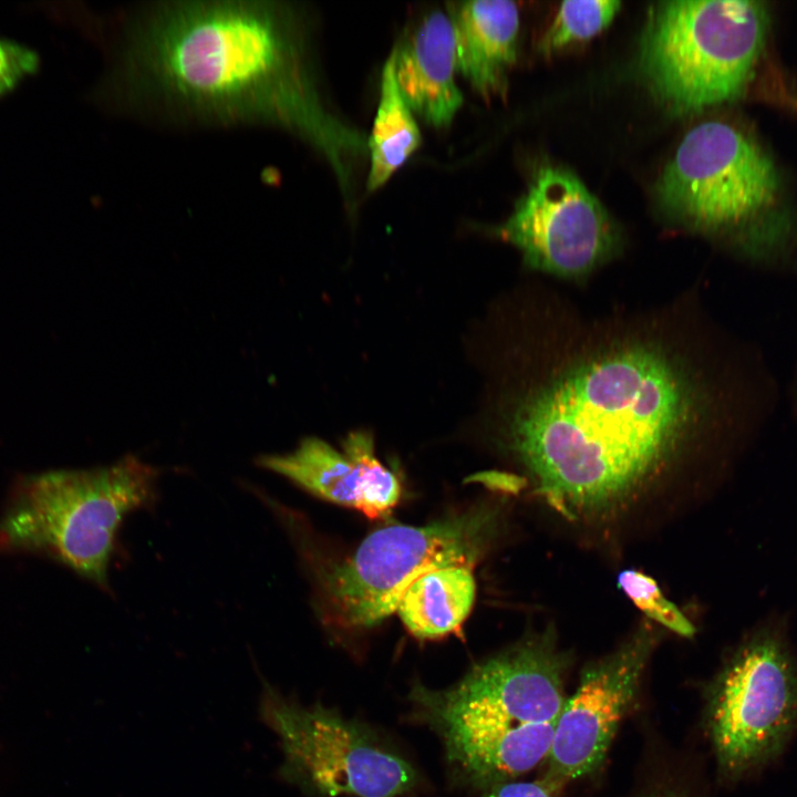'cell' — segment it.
Masks as SVG:
<instances>
[{"mask_svg": "<svg viewBox=\"0 0 797 797\" xmlns=\"http://www.w3.org/2000/svg\"><path fill=\"white\" fill-rule=\"evenodd\" d=\"M398 90L426 124L449 126L464 96L456 82L455 39L446 11L425 14L392 50Z\"/></svg>", "mask_w": 797, "mask_h": 797, "instance_id": "obj_13", "label": "cell"}, {"mask_svg": "<svg viewBox=\"0 0 797 797\" xmlns=\"http://www.w3.org/2000/svg\"><path fill=\"white\" fill-rule=\"evenodd\" d=\"M421 143L417 122L396 83L394 53L391 51L382 69L379 105L368 137V192L382 187Z\"/></svg>", "mask_w": 797, "mask_h": 797, "instance_id": "obj_16", "label": "cell"}, {"mask_svg": "<svg viewBox=\"0 0 797 797\" xmlns=\"http://www.w3.org/2000/svg\"><path fill=\"white\" fill-rule=\"evenodd\" d=\"M159 472L128 455L115 464L19 477L0 518V551L50 558L110 591L125 517L158 497Z\"/></svg>", "mask_w": 797, "mask_h": 797, "instance_id": "obj_5", "label": "cell"}, {"mask_svg": "<svg viewBox=\"0 0 797 797\" xmlns=\"http://www.w3.org/2000/svg\"><path fill=\"white\" fill-rule=\"evenodd\" d=\"M646 797H686L682 795V793L672 790V789H660L656 791H653L652 794L648 795Z\"/></svg>", "mask_w": 797, "mask_h": 797, "instance_id": "obj_21", "label": "cell"}, {"mask_svg": "<svg viewBox=\"0 0 797 797\" xmlns=\"http://www.w3.org/2000/svg\"><path fill=\"white\" fill-rule=\"evenodd\" d=\"M498 526V508L483 504L426 526L392 525L371 532L350 557L320 575L323 620L343 630L381 623L424 573L451 566L473 569Z\"/></svg>", "mask_w": 797, "mask_h": 797, "instance_id": "obj_7", "label": "cell"}, {"mask_svg": "<svg viewBox=\"0 0 797 797\" xmlns=\"http://www.w3.org/2000/svg\"><path fill=\"white\" fill-rule=\"evenodd\" d=\"M566 667L547 629L475 664L447 689L415 686L411 698L441 736L448 762L488 788L546 760L567 697Z\"/></svg>", "mask_w": 797, "mask_h": 797, "instance_id": "obj_3", "label": "cell"}, {"mask_svg": "<svg viewBox=\"0 0 797 797\" xmlns=\"http://www.w3.org/2000/svg\"><path fill=\"white\" fill-rule=\"evenodd\" d=\"M707 727L718 765L732 777L774 758L797 731V662L784 630L746 638L714 680Z\"/></svg>", "mask_w": 797, "mask_h": 797, "instance_id": "obj_8", "label": "cell"}, {"mask_svg": "<svg viewBox=\"0 0 797 797\" xmlns=\"http://www.w3.org/2000/svg\"><path fill=\"white\" fill-rule=\"evenodd\" d=\"M516 319L500 445L570 521L618 516L737 426L733 355L692 291L590 314L540 281Z\"/></svg>", "mask_w": 797, "mask_h": 797, "instance_id": "obj_1", "label": "cell"}, {"mask_svg": "<svg viewBox=\"0 0 797 797\" xmlns=\"http://www.w3.org/2000/svg\"><path fill=\"white\" fill-rule=\"evenodd\" d=\"M257 464L327 501L354 508L370 519L387 516L401 498L397 476L375 455L372 435L350 433L342 451L307 437L289 454L262 455Z\"/></svg>", "mask_w": 797, "mask_h": 797, "instance_id": "obj_12", "label": "cell"}, {"mask_svg": "<svg viewBox=\"0 0 797 797\" xmlns=\"http://www.w3.org/2000/svg\"><path fill=\"white\" fill-rule=\"evenodd\" d=\"M498 235L534 271L582 281L620 255L619 225L579 177L555 164L539 165Z\"/></svg>", "mask_w": 797, "mask_h": 797, "instance_id": "obj_10", "label": "cell"}, {"mask_svg": "<svg viewBox=\"0 0 797 797\" xmlns=\"http://www.w3.org/2000/svg\"><path fill=\"white\" fill-rule=\"evenodd\" d=\"M618 588L641 610L648 618L675 632L690 638L695 628L682 611L667 600L656 581L645 573L636 570H623L617 579Z\"/></svg>", "mask_w": 797, "mask_h": 797, "instance_id": "obj_18", "label": "cell"}, {"mask_svg": "<svg viewBox=\"0 0 797 797\" xmlns=\"http://www.w3.org/2000/svg\"><path fill=\"white\" fill-rule=\"evenodd\" d=\"M260 714L280 739L282 776L310 793L395 797L416 783L407 760L363 725L321 704L300 705L265 683Z\"/></svg>", "mask_w": 797, "mask_h": 797, "instance_id": "obj_9", "label": "cell"}, {"mask_svg": "<svg viewBox=\"0 0 797 797\" xmlns=\"http://www.w3.org/2000/svg\"><path fill=\"white\" fill-rule=\"evenodd\" d=\"M475 597L473 569L444 567L418 577L404 592L396 611L415 638L439 639L460 628Z\"/></svg>", "mask_w": 797, "mask_h": 797, "instance_id": "obj_15", "label": "cell"}, {"mask_svg": "<svg viewBox=\"0 0 797 797\" xmlns=\"http://www.w3.org/2000/svg\"><path fill=\"white\" fill-rule=\"evenodd\" d=\"M655 197L672 222L723 239L753 262L784 260L795 242L780 169L758 137L735 122L692 127L662 170Z\"/></svg>", "mask_w": 797, "mask_h": 797, "instance_id": "obj_4", "label": "cell"}, {"mask_svg": "<svg viewBox=\"0 0 797 797\" xmlns=\"http://www.w3.org/2000/svg\"><path fill=\"white\" fill-rule=\"evenodd\" d=\"M39 66V54L32 48L0 37V96L9 94L34 75Z\"/></svg>", "mask_w": 797, "mask_h": 797, "instance_id": "obj_19", "label": "cell"}, {"mask_svg": "<svg viewBox=\"0 0 797 797\" xmlns=\"http://www.w3.org/2000/svg\"><path fill=\"white\" fill-rule=\"evenodd\" d=\"M795 392H796V401H797V379H796Z\"/></svg>", "mask_w": 797, "mask_h": 797, "instance_id": "obj_22", "label": "cell"}, {"mask_svg": "<svg viewBox=\"0 0 797 797\" xmlns=\"http://www.w3.org/2000/svg\"><path fill=\"white\" fill-rule=\"evenodd\" d=\"M620 8L621 2L615 0L562 2L539 43L541 52L551 53L597 35L611 23Z\"/></svg>", "mask_w": 797, "mask_h": 797, "instance_id": "obj_17", "label": "cell"}, {"mask_svg": "<svg viewBox=\"0 0 797 797\" xmlns=\"http://www.w3.org/2000/svg\"><path fill=\"white\" fill-rule=\"evenodd\" d=\"M121 54L118 81L132 103L204 124L280 127L338 179L368 155L364 133L327 105L301 17L283 2L156 3L131 24Z\"/></svg>", "mask_w": 797, "mask_h": 797, "instance_id": "obj_2", "label": "cell"}, {"mask_svg": "<svg viewBox=\"0 0 797 797\" xmlns=\"http://www.w3.org/2000/svg\"><path fill=\"white\" fill-rule=\"evenodd\" d=\"M655 638L646 625L583 671L559 715L545 760L547 778L561 786L592 774L602 765L638 692Z\"/></svg>", "mask_w": 797, "mask_h": 797, "instance_id": "obj_11", "label": "cell"}, {"mask_svg": "<svg viewBox=\"0 0 797 797\" xmlns=\"http://www.w3.org/2000/svg\"><path fill=\"white\" fill-rule=\"evenodd\" d=\"M560 787L546 776L534 782L507 780L486 788L480 797H555Z\"/></svg>", "mask_w": 797, "mask_h": 797, "instance_id": "obj_20", "label": "cell"}, {"mask_svg": "<svg viewBox=\"0 0 797 797\" xmlns=\"http://www.w3.org/2000/svg\"><path fill=\"white\" fill-rule=\"evenodd\" d=\"M456 70L483 99L504 97L517 61L519 10L513 1L449 2Z\"/></svg>", "mask_w": 797, "mask_h": 797, "instance_id": "obj_14", "label": "cell"}, {"mask_svg": "<svg viewBox=\"0 0 797 797\" xmlns=\"http://www.w3.org/2000/svg\"><path fill=\"white\" fill-rule=\"evenodd\" d=\"M770 22L762 1L658 2L649 9L640 38V74L673 115L735 102L754 80Z\"/></svg>", "mask_w": 797, "mask_h": 797, "instance_id": "obj_6", "label": "cell"}]
</instances>
